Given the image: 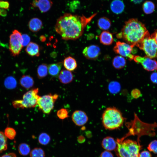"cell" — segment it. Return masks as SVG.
Instances as JSON below:
<instances>
[{
	"label": "cell",
	"instance_id": "cell-1",
	"mask_svg": "<svg viewBox=\"0 0 157 157\" xmlns=\"http://www.w3.org/2000/svg\"><path fill=\"white\" fill-rule=\"evenodd\" d=\"M97 14L87 17L84 15L65 13L57 20L55 30L63 40H76L82 35L87 25Z\"/></svg>",
	"mask_w": 157,
	"mask_h": 157
},
{
	"label": "cell",
	"instance_id": "cell-2",
	"mask_svg": "<svg viewBox=\"0 0 157 157\" xmlns=\"http://www.w3.org/2000/svg\"><path fill=\"white\" fill-rule=\"evenodd\" d=\"M148 32L143 24L137 19L131 18L125 22L121 31L116 36L135 46L142 41Z\"/></svg>",
	"mask_w": 157,
	"mask_h": 157
},
{
	"label": "cell",
	"instance_id": "cell-3",
	"mask_svg": "<svg viewBox=\"0 0 157 157\" xmlns=\"http://www.w3.org/2000/svg\"><path fill=\"white\" fill-rule=\"evenodd\" d=\"M102 123L104 128L109 130L117 129L123 125L125 118L121 112L115 107L107 108L103 112Z\"/></svg>",
	"mask_w": 157,
	"mask_h": 157
},
{
	"label": "cell",
	"instance_id": "cell-4",
	"mask_svg": "<svg viewBox=\"0 0 157 157\" xmlns=\"http://www.w3.org/2000/svg\"><path fill=\"white\" fill-rule=\"evenodd\" d=\"M116 142L115 152L118 157H139L140 151L142 149L140 144L129 139L123 141L117 139Z\"/></svg>",
	"mask_w": 157,
	"mask_h": 157
},
{
	"label": "cell",
	"instance_id": "cell-5",
	"mask_svg": "<svg viewBox=\"0 0 157 157\" xmlns=\"http://www.w3.org/2000/svg\"><path fill=\"white\" fill-rule=\"evenodd\" d=\"M133 120L127 123V126H131L130 133L138 135V143L139 144V138L143 135L153 137L156 135L155 128L157 127V123L149 124L144 122L139 118L134 113Z\"/></svg>",
	"mask_w": 157,
	"mask_h": 157
},
{
	"label": "cell",
	"instance_id": "cell-6",
	"mask_svg": "<svg viewBox=\"0 0 157 157\" xmlns=\"http://www.w3.org/2000/svg\"><path fill=\"white\" fill-rule=\"evenodd\" d=\"M38 88L30 90L23 95L22 99L14 101L13 106L15 108H34L37 105L38 99L40 97L38 95Z\"/></svg>",
	"mask_w": 157,
	"mask_h": 157
},
{
	"label": "cell",
	"instance_id": "cell-7",
	"mask_svg": "<svg viewBox=\"0 0 157 157\" xmlns=\"http://www.w3.org/2000/svg\"><path fill=\"white\" fill-rule=\"evenodd\" d=\"M136 46L143 50L146 56L151 58H157V44L149 32Z\"/></svg>",
	"mask_w": 157,
	"mask_h": 157
},
{
	"label": "cell",
	"instance_id": "cell-8",
	"mask_svg": "<svg viewBox=\"0 0 157 157\" xmlns=\"http://www.w3.org/2000/svg\"><path fill=\"white\" fill-rule=\"evenodd\" d=\"M58 97L57 94H51L40 96L37 103L39 109L44 113L49 114L53 108L54 103Z\"/></svg>",
	"mask_w": 157,
	"mask_h": 157
},
{
	"label": "cell",
	"instance_id": "cell-9",
	"mask_svg": "<svg viewBox=\"0 0 157 157\" xmlns=\"http://www.w3.org/2000/svg\"><path fill=\"white\" fill-rule=\"evenodd\" d=\"M21 36L20 32L14 30L9 36V50L14 56H18L23 47L21 42Z\"/></svg>",
	"mask_w": 157,
	"mask_h": 157
},
{
	"label": "cell",
	"instance_id": "cell-10",
	"mask_svg": "<svg viewBox=\"0 0 157 157\" xmlns=\"http://www.w3.org/2000/svg\"><path fill=\"white\" fill-rule=\"evenodd\" d=\"M134 47L126 42L118 41L116 42L113 50L116 53L131 60H133L135 56L133 54Z\"/></svg>",
	"mask_w": 157,
	"mask_h": 157
},
{
	"label": "cell",
	"instance_id": "cell-11",
	"mask_svg": "<svg viewBox=\"0 0 157 157\" xmlns=\"http://www.w3.org/2000/svg\"><path fill=\"white\" fill-rule=\"evenodd\" d=\"M133 60L141 64L144 69L148 71H157V61L147 56H135Z\"/></svg>",
	"mask_w": 157,
	"mask_h": 157
},
{
	"label": "cell",
	"instance_id": "cell-12",
	"mask_svg": "<svg viewBox=\"0 0 157 157\" xmlns=\"http://www.w3.org/2000/svg\"><path fill=\"white\" fill-rule=\"evenodd\" d=\"M82 53L87 59L94 60L97 59L100 55L101 50L98 46L91 45L85 48Z\"/></svg>",
	"mask_w": 157,
	"mask_h": 157
},
{
	"label": "cell",
	"instance_id": "cell-13",
	"mask_svg": "<svg viewBox=\"0 0 157 157\" xmlns=\"http://www.w3.org/2000/svg\"><path fill=\"white\" fill-rule=\"evenodd\" d=\"M72 121L78 126H82L85 124L88 120V117L84 111L77 110L74 112L72 116Z\"/></svg>",
	"mask_w": 157,
	"mask_h": 157
},
{
	"label": "cell",
	"instance_id": "cell-14",
	"mask_svg": "<svg viewBox=\"0 0 157 157\" xmlns=\"http://www.w3.org/2000/svg\"><path fill=\"white\" fill-rule=\"evenodd\" d=\"M52 4V2L51 0H33L31 3L33 7L38 8L42 13L49 11Z\"/></svg>",
	"mask_w": 157,
	"mask_h": 157
},
{
	"label": "cell",
	"instance_id": "cell-15",
	"mask_svg": "<svg viewBox=\"0 0 157 157\" xmlns=\"http://www.w3.org/2000/svg\"><path fill=\"white\" fill-rule=\"evenodd\" d=\"M101 145L104 149L107 151L115 150L117 147V143L113 138L107 136L102 140Z\"/></svg>",
	"mask_w": 157,
	"mask_h": 157
},
{
	"label": "cell",
	"instance_id": "cell-16",
	"mask_svg": "<svg viewBox=\"0 0 157 157\" xmlns=\"http://www.w3.org/2000/svg\"><path fill=\"white\" fill-rule=\"evenodd\" d=\"M58 79L63 83L66 84L71 82L73 80V76L72 72L67 69H63L60 72Z\"/></svg>",
	"mask_w": 157,
	"mask_h": 157
},
{
	"label": "cell",
	"instance_id": "cell-17",
	"mask_svg": "<svg viewBox=\"0 0 157 157\" xmlns=\"http://www.w3.org/2000/svg\"><path fill=\"white\" fill-rule=\"evenodd\" d=\"M101 43L105 45H110L113 41V38L111 33L109 31H102L99 36Z\"/></svg>",
	"mask_w": 157,
	"mask_h": 157
},
{
	"label": "cell",
	"instance_id": "cell-18",
	"mask_svg": "<svg viewBox=\"0 0 157 157\" xmlns=\"http://www.w3.org/2000/svg\"><path fill=\"white\" fill-rule=\"evenodd\" d=\"M26 53L31 56L38 57L40 56V47L37 43L30 42L26 46L25 49Z\"/></svg>",
	"mask_w": 157,
	"mask_h": 157
},
{
	"label": "cell",
	"instance_id": "cell-19",
	"mask_svg": "<svg viewBox=\"0 0 157 157\" xmlns=\"http://www.w3.org/2000/svg\"><path fill=\"white\" fill-rule=\"evenodd\" d=\"M43 26L42 21L39 19L34 17L31 19L28 23V28L31 31L36 32L39 31Z\"/></svg>",
	"mask_w": 157,
	"mask_h": 157
},
{
	"label": "cell",
	"instance_id": "cell-20",
	"mask_svg": "<svg viewBox=\"0 0 157 157\" xmlns=\"http://www.w3.org/2000/svg\"><path fill=\"white\" fill-rule=\"evenodd\" d=\"M62 64V62H59L49 65L48 66V72L49 75L54 77H57L60 72Z\"/></svg>",
	"mask_w": 157,
	"mask_h": 157
},
{
	"label": "cell",
	"instance_id": "cell-21",
	"mask_svg": "<svg viewBox=\"0 0 157 157\" xmlns=\"http://www.w3.org/2000/svg\"><path fill=\"white\" fill-rule=\"evenodd\" d=\"M110 8L112 11L116 14L122 13L124 8V4L120 0H114L111 3Z\"/></svg>",
	"mask_w": 157,
	"mask_h": 157
},
{
	"label": "cell",
	"instance_id": "cell-22",
	"mask_svg": "<svg viewBox=\"0 0 157 157\" xmlns=\"http://www.w3.org/2000/svg\"><path fill=\"white\" fill-rule=\"evenodd\" d=\"M19 83L22 87L28 89L33 86L34 81L31 76L28 75H24L20 78Z\"/></svg>",
	"mask_w": 157,
	"mask_h": 157
},
{
	"label": "cell",
	"instance_id": "cell-23",
	"mask_svg": "<svg viewBox=\"0 0 157 157\" xmlns=\"http://www.w3.org/2000/svg\"><path fill=\"white\" fill-rule=\"evenodd\" d=\"M63 63L65 68L69 71L74 70L77 67V63L75 59L70 56L67 57L64 59Z\"/></svg>",
	"mask_w": 157,
	"mask_h": 157
},
{
	"label": "cell",
	"instance_id": "cell-24",
	"mask_svg": "<svg viewBox=\"0 0 157 157\" xmlns=\"http://www.w3.org/2000/svg\"><path fill=\"white\" fill-rule=\"evenodd\" d=\"M126 64V61L124 57L117 56L114 58L112 61V65L117 69H120L124 68Z\"/></svg>",
	"mask_w": 157,
	"mask_h": 157
},
{
	"label": "cell",
	"instance_id": "cell-25",
	"mask_svg": "<svg viewBox=\"0 0 157 157\" xmlns=\"http://www.w3.org/2000/svg\"><path fill=\"white\" fill-rule=\"evenodd\" d=\"M111 24L110 20L105 17H101L98 20V27L100 29L104 31L108 30L110 28Z\"/></svg>",
	"mask_w": 157,
	"mask_h": 157
},
{
	"label": "cell",
	"instance_id": "cell-26",
	"mask_svg": "<svg viewBox=\"0 0 157 157\" xmlns=\"http://www.w3.org/2000/svg\"><path fill=\"white\" fill-rule=\"evenodd\" d=\"M48 72V66L46 64L40 65L37 69V76L39 79H42L46 77Z\"/></svg>",
	"mask_w": 157,
	"mask_h": 157
},
{
	"label": "cell",
	"instance_id": "cell-27",
	"mask_svg": "<svg viewBox=\"0 0 157 157\" xmlns=\"http://www.w3.org/2000/svg\"><path fill=\"white\" fill-rule=\"evenodd\" d=\"M4 85L7 88L13 89L15 88L17 85V82L13 77L10 76L7 77L5 80Z\"/></svg>",
	"mask_w": 157,
	"mask_h": 157
},
{
	"label": "cell",
	"instance_id": "cell-28",
	"mask_svg": "<svg viewBox=\"0 0 157 157\" xmlns=\"http://www.w3.org/2000/svg\"><path fill=\"white\" fill-rule=\"evenodd\" d=\"M142 8L144 13L146 14L152 13L155 9L154 4L151 1H147L143 3Z\"/></svg>",
	"mask_w": 157,
	"mask_h": 157
},
{
	"label": "cell",
	"instance_id": "cell-29",
	"mask_svg": "<svg viewBox=\"0 0 157 157\" xmlns=\"http://www.w3.org/2000/svg\"><path fill=\"white\" fill-rule=\"evenodd\" d=\"M18 150L20 154L23 156H26L30 153V148L27 144L22 143L19 145Z\"/></svg>",
	"mask_w": 157,
	"mask_h": 157
},
{
	"label": "cell",
	"instance_id": "cell-30",
	"mask_svg": "<svg viewBox=\"0 0 157 157\" xmlns=\"http://www.w3.org/2000/svg\"><path fill=\"white\" fill-rule=\"evenodd\" d=\"M7 149V138L3 132L0 131V153Z\"/></svg>",
	"mask_w": 157,
	"mask_h": 157
},
{
	"label": "cell",
	"instance_id": "cell-31",
	"mask_svg": "<svg viewBox=\"0 0 157 157\" xmlns=\"http://www.w3.org/2000/svg\"><path fill=\"white\" fill-rule=\"evenodd\" d=\"M38 140L40 143L43 145H46L50 142V138L47 133H43L40 135Z\"/></svg>",
	"mask_w": 157,
	"mask_h": 157
},
{
	"label": "cell",
	"instance_id": "cell-32",
	"mask_svg": "<svg viewBox=\"0 0 157 157\" xmlns=\"http://www.w3.org/2000/svg\"><path fill=\"white\" fill-rule=\"evenodd\" d=\"M30 156V157H44V152L41 148H36L31 151Z\"/></svg>",
	"mask_w": 157,
	"mask_h": 157
},
{
	"label": "cell",
	"instance_id": "cell-33",
	"mask_svg": "<svg viewBox=\"0 0 157 157\" xmlns=\"http://www.w3.org/2000/svg\"><path fill=\"white\" fill-rule=\"evenodd\" d=\"M16 131L13 128L7 127L4 131V134L6 137L10 140L14 139L16 135Z\"/></svg>",
	"mask_w": 157,
	"mask_h": 157
},
{
	"label": "cell",
	"instance_id": "cell-34",
	"mask_svg": "<svg viewBox=\"0 0 157 157\" xmlns=\"http://www.w3.org/2000/svg\"><path fill=\"white\" fill-rule=\"evenodd\" d=\"M108 88L110 92L111 93H116L120 90V85L117 82H112L109 84Z\"/></svg>",
	"mask_w": 157,
	"mask_h": 157
},
{
	"label": "cell",
	"instance_id": "cell-35",
	"mask_svg": "<svg viewBox=\"0 0 157 157\" xmlns=\"http://www.w3.org/2000/svg\"><path fill=\"white\" fill-rule=\"evenodd\" d=\"M68 112L67 109L62 108L58 110L57 115L60 119H63L69 117Z\"/></svg>",
	"mask_w": 157,
	"mask_h": 157
},
{
	"label": "cell",
	"instance_id": "cell-36",
	"mask_svg": "<svg viewBox=\"0 0 157 157\" xmlns=\"http://www.w3.org/2000/svg\"><path fill=\"white\" fill-rule=\"evenodd\" d=\"M30 36L26 34H24L22 35L21 42L23 47L27 46L30 41Z\"/></svg>",
	"mask_w": 157,
	"mask_h": 157
},
{
	"label": "cell",
	"instance_id": "cell-37",
	"mask_svg": "<svg viewBox=\"0 0 157 157\" xmlns=\"http://www.w3.org/2000/svg\"><path fill=\"white\" fill-rule=\"evenodd\" d=\"M147 149L150 151L157 154V140H154L151 142L147 147Z\"/></svg>",
	"mask_w": 157,
	"mask_h": 157
},
{
	"label": "cell",
	"instance_id": "cell-38",
	"mask_svg": "<svg viewBox=\"0 0 157 157\" xmlns=\"http://www.w3.org/2000/svg\"><path fill=\"white\" fill-rule=\"evenodd\" d=\"M9 3L7 1L0 0V8L7 9L9 8Z\"/></svg>",
	"mask_w": 157,
	"mask_h": 157
},
{
	"label": "cell",
	"instance_id": "cell-39",
	"mask_svg": "<svg viewBox=\"0 0 157 157\" xmlns=\"http://www.w3.org/2000/svg\"><path fill=\"white\" fill-rule=\"evenodd\" d=\"M100 157H114V156L110 151L106 150L101 153Z\"/></svg>",
	"mask_w": 157,
	"mask_h": 157
},
{
	"label": "cell",
	"instance_id": "cell-40",
	"mask_svg": "<svg viewBox=\"0 0 157 157\" xmlns=\"http://www.w3.org/2000/svg\"><path fill=\"white\" fill-rule=\"evenodd\" d=\"M150 79L152 82L157 84V72H154L150 76Z\"/></svg>",
	"mask_w": 157,
	"mask_h": 157
},
{
	"label": "cell",
	"instance_id": "cell-41",
	"mask_svg": "<svg viewBox=\"0 0 157 157\" xmlns=\"http://www.w3.org/2000/svg\"><path fill=\"white\" fill-rule=\"evenodd\" d=\"M131 94L132 96L135 98L139 97L141 94L140 90L137 89H135L133 90Z\"/></svg>",
	"mask_w": 157,
	"mask_h": 157
},
{
	"label": "cell",
	"instance_id": "cell-42",
	"mask_svg": "<svg viewBox=\"0 0 157 157\" xmlns=\"http://www.w3.org/2000/svg\"><path fill=\"white\" fill-rule=\"evenodd\" d=\"M139 157H152L151 153L148 151H144L140 153Z\"/></svg>",
	"mask_w": 157,
	"mask_h": 157
},
{
	"label": "cell",
	"instance_id": "cell-43",
	"mask_svg": "<svg viewBox=\"0 0 157 157\" xmlns=\"http://www.w3.org/2000/svg\"><path fill=\"white\" fill-rule=\"evenodd\" d=\"M1 157H17L16 155L13 153H10L5 154L2 156Z\"/></svg>",
	"mask_w": 157,
	"mask_h": 157
},
{
	"label": "cell",
	"instance_id": "cell-44",
	"mask_svg": "<svg viewBox=\"0 0 157 157\" xmlns=\"http://www.w3.org/2000/svg\"><path fill=\"white\" fill-rule=\"evenodd\" d=\"M7 15V12L5 9H1L0 10V15L5 17Z\"/></svg>",
	"mask_w": 157,
	"mask_h": 157
},
{
	"label": "cell",
	"instance_id": "cell-45",
	"mask_svg": "<svg viewBox=\"0 0 157 157\" xmlns=\"http://www.w3.org/2000/svg\"><path fill=\"white\" fill-rule=\"evenodd\" d=\"M151 36L154 38L157 44V30L153 33L151 35Z\"/></svg>",
	"mask_w": 157,
	"mask_h": 157
},
{
	"label": "cell",
	"instance_id": "cell-46",
	"mask_svg": "<svg viewBox=\"0 0 157 157\" xmlns=\"http://www.w3.org/2000/svg\"><path fill=\"white\" fill-rule=\"evenodd\" d=\"M135 4L140 3L144 0H131Z\"/></svg>",
	"mask_w": 157,
	"mask_h": 157
},
{
	"label": "cell",
	"instance_id": "cell-47",
	"mask_svg": "<svg viewBox=\"0 0 157 157\" xmlns=\"http://www.w3.org/2000/svg\"><path fill=\"white\" fill-rule=\"evenodd\" d=\"M0 10H1V9H0V16H1L0 15Z\"/></svg>",
	"mask_w": 157,
	"mask_h": 157
}]
</instances>
